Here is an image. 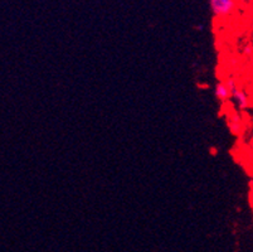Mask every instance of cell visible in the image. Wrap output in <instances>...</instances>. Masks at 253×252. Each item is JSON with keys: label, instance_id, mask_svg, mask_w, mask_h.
<instances>
[{"label": "cell", "instance_id": "cell-3", "mask_svg": "<svg viewBox=\"0 0 253 252\" xmlns=\"http://www.w3.org/2000/svg\"><path fill=\"white\" fill-rule=\"evenodd\" d=\"M214 96L222 103L231 100V91H229V87L227 85V82H223V81L217 82V85L214 87Z\"/></svg>", "mask_w": 253, "mask_h": 252}, {"label": "cell", "instance_id": "cell-5", "mask_svg": "<svg viewBox=\"0 0 253 252\" xmlns=\"http://www.w3.org/2000/svg\"><path fill=\"white\" fill-rule=\"evenodd\" d=\"M237 1L243 4V5H250V4H253V0H237Z\"/></svg>", "mask_w": 253, "mask_h": 252}, {"label": "cell", "instance_id": "cell-2", "mask_svg": "<svg viewBox=\"0 0 253 252\" xmlns=\"http://www.w3.org/2000/svg\"><path fill=\"white\" fill-rule=\"evenodd\" d=\"M225 82H227V85L229 87V91H231V101L234 103V106L238 110H246L248 107L250 100H248V95L246 94L245 90L239 89L238 85H237L233 78H228Z\"/></svg>", "mask_w": 253, "mask_h": 252}, {"label": "cell", "instance_id": "cell-1", "mask_svg": "<svg viewBox=\"0 0 253 252\" xmlns=\"http://www.w3.org/2000/svg\"><path fill=\"white\" fill-rule=\"evenodd\" d=\"M237 0H209L211 10L215 18L227 19L237 10Z\"/></svg>", "mask_w": 253, "mask_h": 252}, {"label": "cell", "instance_id": "cell-7", "mask_svg": "<svg viewBox=\"0 0 253 252\" xmlns=\"http://www.w3.org/2000/svg\"><path fill=\"white\" fill-rule=\"evenodd\" d=\"M251 147H252V151H253V138H252V143H251Z\"/></svg>", "mask_w": 253, "mask_h": 252}, {"label": "cell", "instance_id": "cell-6", "mask_svg": "<svg viewBox=\"0 0 253 252\" xmlns=\"http://www.w3.org/2000/svg\"><path fill=\"white\" fill-rule=\"evenodd\" d=\"M250 201H251V203H252V205H253V186H252V188H251V191H250Z\"/></svg>", "mask_w": 253, "mask_h": 252}, {"label": "cell", "instance_id": "cell-4", "mask_svg": "<svg viewBox=\"0 0 253 252\" xmlns=\"http://www.w3.org/2000/svg\"><path fill=\"white\" fill-rule=\"evenodd\" d=\"M228 125L233 133H237V131L241 129V119H239L238 115H233V116H231V119H228Z\"/></svg>", "mask_w": 253, "mask_h": 252}]
</instances>
